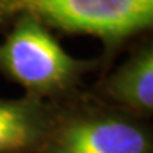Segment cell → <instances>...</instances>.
Returning <instances> with one entry per match:
<instances>
[{"label": "cell", "mask_w": 153, "mask_h": 153, "mask_svg": "<svg viewBox=\"0 0 153 153\" xmlns=\"http://www.w3.org/2000/svg\"><path fill=\"white\" fill-rule=\"evenodd\" d=\"M98 62L68 54L50 28L28 16L11 23L0 41V74L45 102L78 92L82 76Z\"/></svg>", "instance_id": "cell-1"}, {"label": "cell", "mask_w": 153, "mask_h": 153, "mask_svg": "<svg viewBox=\"0 0 153 153\" xmlns=\"http://www.w3.org/2000/svg\"><path fill=\"white\" fill-rule=\"evenodd\" d=\"M54 102L24 95L0 98V153H40L54 119Z\"/></svg>", "instance_id": "cell-5"}, {"label": "cell", "mask_w": 153, "mask_h": 153, "mask_svg": "<svg viewBox=\"0 0 153 153\" xmlns=\"http://www.w3.org/2000/svg\"><path fill=\"white\" fill-rule=\"evenodd\" d=\"M95 97L148 120L153 115V44H140L118 68L97 84Z\"/></svg>", "instance_id": "cell-4"}, {"label": "cell", "mask_w": 153, "mask_h": 153, "mask_svg": "<svg viewBox=\"0 0 153 153\" xmlns=\"http://www.w3.org/2000/svg\"><path fill=\"white\" fill-rule=\"evenodd\" d=\"M23 16L51 31L98 38L111 53L152 28L153 0H0V33Z\"/></svg>", "instance_id": "cell-2"}, {"label": "cell", "mask_w": 153, "mask_h": 153, "mask_svg": "<svg viewBox=\"0 0 153 153\" xmlns=\"http://www.w3.org/2000/svg\"><path fill=\"white\" fill-rule=\"evenodd\" d=\"M54 105L53 125L40 153H153L148 120L94 94L78 91Z\"/></svg>", "instance_id": "cell-3"}]
</instances>
